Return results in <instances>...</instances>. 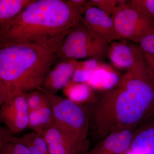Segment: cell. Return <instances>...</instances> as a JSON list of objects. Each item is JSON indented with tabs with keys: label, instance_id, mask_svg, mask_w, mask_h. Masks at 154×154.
<instances>
[{
	"label": "cell",
	"instance_id": "6da1fadb",
	"mask_svg": "<svg viewBox=\"0 0 154 154\" xmlns=\"http://www.w3.org/2000/svg\"><path fill=\"white\" fill-rule=\"evenodd\" d=\"M90 134L102 140L110 133L135 128L154 116V76L143 58L122 74L118 85L86 105Z\"/></svg>",
	"mask_w": 154,
	"mask_h": 154
},
{
	"label": "cell",
	"instance_id": "7a4b0ae2",
	"mask_svg": "<svg viewBox=\"0 0 154 154\" xmlns=\"http://www.w3.org/2000/svg\"><path fill=\"white\" fill-rule=\"evenodd\" d=\"M87 6L70 0H34L0 30V47L31 45L55 53L69 31L81 21Z\"/></svg>",
	"mask_w": 154,
	"mask_h": 154
},
{
	"label": "cell",
	"instance_id": "3957f363",
	"mask_svg": "<svg viewBox=\"0 0 154 154\" xmlns=\"http://www.w3.org/2000/svg\"><path fill=\"white\" fill-rule=\"evenodd\" d=\"M55 53L31 45L0 47V105L17 93L39 90L55 63Z\"/></svg>",
	"mask_w": 154,
	"mask_h": 154
},
{
	"label": "cell",
	"instance_id": "277c9868",
	"mask_svg": "<svg viewBox=\"0 0 154 154\" xmlns=\"http://www.w3.org/2000/svg\"><path fill=\"white\" fill-rule=\"evenodd\" d=\"M46 94L52 109L53 123L83 154L88 153L90 150V119L86 105L56 94Z\"/></svg>",
	"mask_w": 154,
	"mask_h": 154
},
{
	"label": "cell",
	"instance_id": "5b68a950",
	"mask_svg": "<svg viewBox=\"0 0 154 154\" xmlns=\"http://www.w3.org/2000/svg\"><path fill=\"white\" fill-rule=\"evenodd\" d=\"M109 43L96 35L82 20L69 31L55 53L58 63L69 60L103 61L107 57Z\"/></svg>",
	"mask_w": 154,
	"mask_h": 154
},
{
	"label": "cell",
	"instance_id": "8992f818",
	"mask_svg": "<svg viewBox=\"0 0 154 154\" xmlns=\"http://www.w3.org/2000/svg\"><path fill=\"white\" fill-rule=\"evenodd\" d=\"M128 2L117 6L111 18L121 39L135 42L154 27V20L139 12Z\"/></svg>",
	"mask_w": 154,
	"mask_h": 154
},
{
	"label": "cell",
	"instance_id": "52a82bcc",
	"mask_svg": "<svg viewBox=\"0 0 154 154\" xmlns=\"http://www.w3.org/2000/svg\"><path fill=\"white\" fill-rule=\"evenodd\" d=\"M25 94H13L1 105V121L14 134L22 132L29 125L30 110Z\"/></svg>",
	"mask_w": 154,
	"mask_h": 154
},
{
	"label": "cell",
	"instance_id": "ba28073f",
	"mask_svg": "<svg viewBox=\"0 0 154 154\" xmlns=\"http://www.w3.org/2000/svg\"><path fill=\"white\" fill-rule=\"evenodd\" d=\"M109 43L107 57L111 65L119 72H127L143 58V54L135 43L121 39Z\"/></svg>",
	"mask_w": 154,
	"mask_h": 154
},
{
	"label": "cell",
	"instance_id": "9c48e42d",
	"mask_svg": "<svg viewBox=\"0 0 154 154\" xmlns=\"http://www.w3.org/2000/svg\"><path fill=\"white\" fill-rule=\"evenodd\" d=\"M82 21L91 31L108 43L120 40L111 17L95 7L88 5Z\"/></svg>",
	"mask_w": 154,
	"mask_h": 154
},
{
	"label": "cell",
	"instance_id": "30bf717a",
	"mask_svg": "<svg viewBox=\"0 0 154 154\" xmlns=\"http://www.w3.org/2000/svg\"><path fill=\"white\" fill-rule=\"evenodd\" d=\"M80 63V60H75L57 63L46 75L39 91L46 94H56L71 81Z\"/></svg>",
	"mask_w": 154,
	"mask_h": 154
},
{
	"label": "cell",
	"instance_id": "8fae6325",
	"mask_svg": "<svg viewBox=\"0 0 154 154\" xmlns=\"http://www.w3.org/2000/svg\"><path fill=\"white\" fill-rule=\"evenodd\" d=\"M135 128H122L110 133L87 154H125L132 142Z\"/></svg>",
	"mask_w": 154,
	"mask_h": 154
},
{
	"label": "cell",
	"instance_id": "7c38bea8",
	"mask_svg": "<svg viewBox=\"0 0 154 154\" xmlns=\"http://www.w3.org/2000/svg\"><path fill=\"white\" fill-rule=\"evenodd\" d=\"M41 134L49 154H84L53 122Z\"/></svg>",
	"mask_w": 154,
	"mask_h": 154
},
{
	"label": "cell",
	"instance_id": "4fadbf2b",
	"mask_svg": "<svg viewBox=\"0 0 154 154\" xmlns=\"http://www.w3.org/2000/svg\"><path fill=\"white\" fill-rule=\"evenodd\" d=\"M121 72L111 65L102 62L92 72L87 83L95 92L101 93L110 91L118 85Z\"/></svg>",
	"mask_w": 154,
	"mask_h": 154
},
{
	"label": "cell",
	"instance_id": "5bb4252c",
	"mask_svg": "<svg viewBox=\"0 0 154 154\" xmlns=\"http://www.w3.org/2000/svg\"><path fill=\"white\" fill-rule=\"evenodd\" d=\"M125 154H154V116L135 130L130 148Z\"/></svg>",
	"mask_w": 154,
	"mask_h": 154
},
{
	"label": "cell",
	"instance_id": "9a60e30c",
	"mask_svg": "<svg viewBox=\"0 0 154 154\" xmlns=\"http://www.w3.org/2000/svg\"><path fill=\"white\" fill-rule=\"evenodd\" d=\"M66 98L80 105H88L96 101L98 95L86 83L71 81L63 89Z\"/></svg>",
	"mask_w": 154,
	"mask_h": 154
},
{
	"label": "cell",
	"instance_id": "2e32d148",
	"mask_svg": "<svg viewBox=\"0 0 154 154\" xmlns=\"http://www.w3.org/2000/svg\"><path fill=\"white\" fill-rule=\"evenodd\" d=\"M34 0H0V30L6 27Z\"/></svg>",
	"mask_w": 154,
	"mask_h": 154
},
{
	"label": "cell",
	"instance_id": "e0dca14e",
	"mask_svg": "<svg viewBox=\"0 0 154 154\" xmlns=\"http://www.w3.org/2000/svg\"><path fill=\"white\" fill-rule=\"evenodd\" d=\"M0 154H31L29 149L5 127L0 128Z\"/></svg>",
	"mask_w": 154,
	"mask_h": 154
},
{
	"label": "cell",
	"instance_id": "ac0fdd59",
	"mask_svg": "<svg viewBox=\"0 0 154 154\" xmlns=\"http://www.w3.org/2000/svg\"><path fill=\"white\" fill-rule=\"evenodd\" d=\"M53 122V116L50 105L30 111L28 128L33 132L41 134Z\"/></svg>",
	"mask_w": 154,
	"mask_h": 154
},
{
	"label": "cell",
	"instance_id": "d6986e66",
	"mask_svg": "<svg viewBox=\"0 0 154 154\" xmlns=\"http://www.w3.org/2000/svg\"><path fill=\"white\" fill-rule=\"evenodd\" d=\"M17 138L29 149L31 154H49L47 144L41 134L32 131Z\"/></svg>",
	"mask_w": 154,
	"mask_h": 154
},
{
	"label": "cell",
	"instance_id": "ffe728a7",
	"mask_svg": "<svg viewBox=\"0 0 154 154\" xmlns=\"http://www.w3.org/2000/svg\"><path fill=\"white\" fill-rule=\"evenodd\" d=\"M25 96L30 111L50 105L47 94L39 90L25 94Z\"/></svg>",
	"mask_w": 154,
	"mask_h": 154
},
{
	"label": "cell",
	"instance_id": "44dd1931",
	"mask_svg": "<svg viewBox=\"0 0 154 154\" xmlns=\"http://www.w3.org/2000/svg\"><path fill=\"white\" fill-rule=\"evenodd\" d=\"M134 43L143 54L154 56V27Z\"/></svg>",
	"mask_w": 154,
	"mask_h": 154
},
{
	"label": "cell",
	"instance_id": "7402d4cb",
	"mask_svg": "<svg viewBox=\"0 0 154 154\" xmlns=\"http://www.w3.org/2000/svg\"><path fill=\"white\" fill-rule=\"evenodd\" d=\"M126 0H90V5L96 7L108 16L111 17L119 5L126 2Z\"/></svg>",
	"mask_w": 154,
	"mask_h": 154
},
{
	"label": "cell",
	"instance_id": "603a6c76",
	"mask_svg": "<svg viewBox=\"0 0 154 154\" xmlns=\"http://www.w3.org/2000/svg\"><path fill=\"white\" fill-rule=\"evenodd\" d=\"M128 3L139 12L154 20V0H131Z\"/></svg>",
	"mask_w": 154,
	"mask_h": 154
},
{
	"label": "cell",
	"instance_id": "cb8c5ba5",
	"mask_svg": "<svg viewBox=\"0 0 154 154\" xmlns=\"http://www.w3.org/2000/svg\"><path fill=\"white\" fill-rule=\"evenodd\" d=\"M92 71L89 70L82 65V60H80L79 65L75 71L72 77V81L75 82L87 83L91 77Z\"/></svg>",
	"mask_w": 154,
	"mask_h": 154
},
{
	"label": "cell",
	"instance_id": "d4e9b609",
	"mask_svg": "<svg viewBox=\"0 0 154 154\" xmlns=\"http://www.w3.org/2000/svg\"><path fill=\"white\" fill-rule=\"evenodd\" d=\"M143 57L149 67L154 76V56L148 54H143Z\"/></svg>",
	"mask_w": 154,
	"mask_h": 154
}]
</instances>
